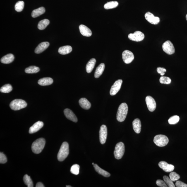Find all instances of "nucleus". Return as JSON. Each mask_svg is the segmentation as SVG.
<instances>
[{"instance_id":"nucleus-1","label":"nucleus","mask_w":187,"mask_h":187,"mask_svg":"<svg viewBox=\"0 0 187 187\" xmlns=\"http://www.w3.org/2000/svg\"><path fill=\"white\" fill-rule=\"evenodd\" d=\"M128 106L126 103H122L118 108L116 119L120 122H122L126 119L128 112Z\"/></svg>"},{"instance_id":"nucleus-2","label":"nucleus","mask_w":187,"mask_h":187,"mask_svg":"<svg viewBox=\"0 0 187 187\" xmlns=\"http://www.w3.org/2000/svg\"><path fill=\"white\" fill-rule=\"evenodd\" d=\"M45 140L43 138L37 139L33 143L32 145V152L35 154H39L42 152L45 146Z\"/></svg>"},{"instance_id":"nucleus-3","label":"nucleus","mask_w":187,"mask_h":187,"mask_svg":"<svg viewBox=\"0 0 187 187\" xmlns=\"http://www.w3.org/2000/svg\"><path fill=\"white\" fill-rule=\"evenodd\" d=\"M69 154V144L66 142H63L58 152L57 158L60 162H62L66 158Z\"/></svg>"},{"instance_id":"nucleus-4","label":"nucleus","mask_w":187,"mask_h":187,"mask_svg":"<svg viewBox=\"0 0 187 187\" xmlns=\"http://www.w3.org/2000/svg\"><path fill=\"white\" fill-rule=\"evenodd\" d=\"M10 107L14 111L19 110L27 107V104L25 101L21 99H15L11 103Z\"/></svg>"},{"instance_id":"nucleus-5","label":"nucleus","mask_w":187,"mask_h":187,"mask_svg":"<svg viewBox=\"0 0 187 187\" xmlns=\"http://www.w3.org/2000/svg\"><path fill=\"white\" fill-rule=\"evenodd\" d=\"M154 142L158 146L163 147L167 145L169 139L166 135H156L154 137Z\"/></svg>"},{"instance_id":"nucleus-6","label":"nucleus","mask_w":187,"mask_h":187,"mask_svg":"<svg viewBox=\"0 0 187 187\" xmlns=\"http://www.w3.org/2000/svg\"><path fill=\"white\" fill-rule=\"evenodd\" d=\"M125 152V146L122 142H120L116 144L114 151L115 157L116 159H121L124 155Z\"/></svg>"},{"instance_id":"nucleus-7","label":"nucleus","mask_w":187,"mask_h":187,"mask_svg":"<svg viewBox=\"0 0 187 187\" xmlns=\"http://www.w3.org/2000/svg\"><path fill=\"white\" fill-rule=\"evenodd\" d=\"M163 50L166 54L171 55L175 53V48L170 41L168 40L165 42L162 45Z\"/></svg>"},{"instance_id":"nucleus-8","label":"nucleus","mask_w":187,"mask_h":187,"mask_svg":"<svg viewBox=\"0 0 187 187\" xmlns=\"http://www.w3.org/2000/svg\"><path fill=\"white\" fill-rule=\"evenodd\" d=\"M128 38L130 40L135 42H140L145 38V35L143 33L140 31H137L133 33L129 34Z\"/></svg>"},{"instance_id":"nucleus-9","label":"nucleus","mask_w":187,"mask_h":187,"mask_svg":"<svg viewBox=\"0 0 187 187\" xmlns=\"http://www.w3.org/2000/svg\"><path fill=\"white\" fill-rule=\"evenodd\" d=\"M122 56L123 61L126 64H129L131 63L134 59V56L133 53L128 50L123 51Z\"/></svg>"},{"instance_id":"nucleus-10","label":"nucleus","mask_w":187,"mask_h":187,"mask_svg":"<svg viewBox=\"0 0 187 187\" xmlns=\"http://www.w3.org/2000/svg\"><path fill=\"white\" fill-rule=\"evenodd\" d=\"M99 133L101 143L104 144L106 142L107 135V128L105 125H103L101 126Z\"/></svg>"},{"instance_id":"nucleus-11","label":"nucleus","mask_w":187,"mask_h":187,"mask_svg":"<svg viewBox=\"0 0 187 187\" xmlns=\"http://www.w3.org/2000/svg\"><path fill=\"white\" fill-rule=\"evenodd\" d=\"M146 102L149 110L151 112L155 110L156 107V103L155 99L150 96L146 98Z\"/></svg>"},{"instance_id":"nucleus-12","label":"nucleus","mask_w":187,"mask_h":187,"mask_svg":"<svg viewBox=\"0 0 187 187\" xmlns=\"http://www.w3.org/2000/svg\"><path fill=\"white\" fill-rule=\"evenodd\" d=\"M122 82V80H119L115 82L114 84L112 86L110 90V94L111 95H116L118 93L121 89Z\"/></svg>"},{"instance_id":"nucleus-13","label":"nucleus","mask_w":187,"mask_h":187,"mask_svg":"<svg viewBox=\"0 0 187 187\" xmlns=\"http://www.w3.org/2000/svg\"><path fill=\"white\" fill-rule=\"evenodd\" d=\"M145 18L149 23L152 24H157L160 22V18L159 17H156L150 12H148L145 14Z\"/></svg>"},{"instance_id":"nucleus-14","label":"nucleus","mask_w":187,"mask_h":187,"mask_svg":"<svg viewBox=\"0 0 187 187\" xmlns=\"http://www.w3.org/2000/svg\"><path fill=\"white\" fill-rule=\"evenodd\" d=\"M158 165L161 169L166 172H170L174 171V166L169 164L164 161H161L159 163Z\"/></svg>"},{"instance_id":"nucleus-15","label":"nucleus","mask_w":187,"mask_h":187,"mask_svg":"<svg viewBox=\"0 0 187 187\" xmlns=\"http://www.w3.org/2000/svg\"><path fill=\"white\" fill-rule=\"evenodd\" d=\"M64 114L67 119L75 122H77L78 121V118L76 115L69 109H65L64 111Z\"/></svg>"},{"instance_id":"nucleus-16","label":"nucleus","mask_w":187,"mask_h":187,"mask_svg":"<svg viewBox=\"0 0 187 187\" xmlns=\"http://www.w3.org/2000/svg\"><path fill=\"white\" fill-rule=\"evenodd\" d=\"M44 126L42 122L39 121L34 123L29 129V133L30 134L35 133L40 130Z\"/></svg>"},{"instance_id":"nucleus-17","label":"nucleus","mask_w":187,"mask_h":187,"mask_svg":"<svg viewBox=\"0 0 187 187\" xmlns=\"http://www.w3.org/2000/svg\"><path fill=\"white\" fill-rule=\"evenodd\" d=\"M80 33L84 36L90 37L92 35V31L85 25H80L79 27Z\"/></svg>"},{"instance_id":"nucleus-18","label":"nucleus","mask_w":187,"mask_h":187,"mask_svg":"<svg viewBox=\"0 0 187 187\" xmlns=\"http://www.w3.org/2000/svg\"><path fill=\"white\" fill-rule=\"evenodd\" d=\"M50 44L47 42L41 43L36 48L35 52L37 54H39L45 50L49 47Z\"/></svg>"},{"instance_id":"nucleus-19","label":"nucleus","mask_w":187,"mask_h":187,"mask_svg":"<svg viewBox=\"0 0 187 187\" xmlns=\"http://www.w3.org/2000/svg\"><path fill=\"white\" fill-rule=\"evenodd\" d=\"M79 103L80 106L84 109H89L91 106L90 102L85 98L80 99Z\"/></svg>"},{"instance_id":"nucleus-20","label":"nucleus","mask_w":187,"mask_h":187,"mask_svg":"<svg viewBox=\"0 0 187 187\" xmlns=\"http://www.w3.org/2000/svg\"><path fill=\"white\" fill-rule=\"evenodd\" d=\"M14 56L13 54H8L1 58V61L4 64H9L14 61Z\"/></svg>"},{"instance_id":"nucleus-21","label":"nucleus","mask_w":187,"mask_h":187,"mask_svg":"<svg viewBox=\"0 0 187 187\" xmlns=\"http://www.w3.org/2000/svg\"><path fill=\"white\" fill-rule=\"evenodd\" d=\"M133 128L135 133H139L141 131V124L139 119H135L133 122Z\"/></svg>"},{"instance_id":"nucleus-22","label":"nucleus","mask_w":187,"mask_h":187,"mask_svg":"<svg viewBox=\"0 0 187 187\" xmlns=\"http://www.w3.org/2000/svg\"><path fill=\"white\" fill-rule=\"evenodd\" d=\"M53 83V80L50 78H44L39 80L38 82L39 85L42 86L50 85Z\"/></svg>"},{"instance_id":"nucleus-23","label":"nucleus","mask_w":187,"mask_h":187,"mask_svg":"<svg viewBox=\"0 0 187 187\" xmlns=\"http://www.w3.org/2000/svg\"><path fill=\"white\" fill-rule=\"evenodd\" d=\"M45 12V8L43 7H42L39 8L37 9L34 10L32 13V16L33 18H37V17L43 14Z\"/></svg>"},{"instance_id":"nucleus-24","label":"nucleus","mask_w":187,"mask_h":187,"mask_svg":"<svg viewBox=\"0 0 187 187\" xmlns=\"http://www.w3.org/2000/svg\"><path fill=\"white\" fill-rule=\"evenodd\" d=\"M105 67V65L103 63H101L97 67L96 69L95 74H94V76L95 78H99L102 74L103 72L104 71Z\"/></svg>"},{"instance_id":"nucleus-25","label":"nucleus","mask_w":187,"mask_h":187,"mask_svg":"<svg viewBox=\"0 0 187 187\" xmlns=\"http://www.w3.org/2000/svg\"><path fill=\"white\" fill-rule=\"evenodd\" d=\"M96 60L95 58H92L88 62L86 65V70L87 73H91L93 70L96 63Z\"/></svg>"},{"instance_id":"nucleus-26","label":"nucleus","mask_w":187,"mask_h":187,"mask_svg":"<svg viewBox=\"0 0 187 187\" xmlns=\"http://www.w3.org/2000/svg\"><path fill=\"white\" fill-rule=\"evenodd\" d=\"M72 51V48L69 46H63L60 47L58 50V52L60 54L65 55L69 54Z\"/></svg>"},{"instance_id":"nucleus-27","label":"nucleus","mask_w":187,"mask_h":187,"mask_svg":"<svg viewBox=\"0 0 187 187\" xmlns=\"http://www.w3.org/2000/svg\"><path fill=\"white\" fill-rule=\"evenodd\" d=\"M94 167L95 171L99 174L102 175V176L106 177H109L111 176V174L105 171L104 170L101 169L97 164H94Z\"/></svg>"},{"instance_id":"nucleus-28","label":"nucleus","mask_w":187,"mask_h":187,"mask_svg":"<svg viewBox=\"0 0 187 187\" xmlns=\"http://www.w3.org/2000/svg\"><path fill=\"white\" fill-rule=\"evenodd\" d=\"M50 21L48 19H44L41 20L38 25V28L40 30H44L49 25Z\"/></svg>"},{"instance_id":"nucleus-29","label":"nucleus","mask_w":187,"mask_h":187,"mask_svg":"<svg viewBox=\"0 0 187 187\" xmlns=\"http://www.w3.org/2000/svg\"><path fill=\"white\" fill-rule=\"evenodd\" d=\"M119 3L117 1H111L105 4L104 8L106 10L113 9L115 8L118 6Z\"/></svg>"},{"instance_id":"nucleus-30","label":"nucleus","mask_w":187,"mask_h":187,"mask_svg":"<svg viewBox=\"0 0 187 187\" xmlns=\"http://www.w3.org/2000/svg\"><path fill=\"white\" fill-rule=\"evenodd\" d=\"M40 68L35 66H31L25 69V71L27 73H38L40 71Z\"/></svg>"},{"instance_id":"nucleus-31","label":"nucleus","mask_w":187,"mask_h":187,"mask_svg":"<svg viewBox=\"0 0 187 187\" xmlns=\"http://www.w3.org/2000/svg\"><path fill=\"white\" fill-rule=\"evenodd\" d=\"M13 90V87L10 84H7L1 87L0 91L3 93H8L11 92Z\"/></svg>"},{"instance_id":"nucleus-32","label":"nucleus","mask_w":187,"mask_h":187,"mask_svg":"<svg viewBox=\"0 0 187 187\" xmlns=\"http://www.w3.org/2000/svg\"><path fill=\"white\" fill-rule=\"evenodd\" d=\"M23 181L28 187H33V184L30 177L26 174L23 177Z\"/></svg>"},{"instance_id":"nucleus-33","label":"nucleus","mask_w":187,"mask_h":187,"mask_svg":"<svg viewBox=\"0 0 187 187\" xmlns=\"http://www.w3.org/2000/svg\"><path fill=\"white\" fill-rule=\"evenodd\" d=\"M24 6V3L23 1H18L15 5V10L17 12H20L23 11Z\"/></svg>"},{"instance_id":"nucleus-34","label":"nucleus","mask_w":187,"mask_h":187,"mask_svg":"<svg viewBox=\"0 0 187 187\" xmlns=\"http://www.w3.org/2000/svg\"><path fill=\"white\" fill-rule=\"evenodd\" d=\"M80 166L78 164L73 165L70 169V172L75 175H78L80 173Z\"/></svg>"},{"instance_id":"nucleus-35","label":"nucleus","mask_w":187,"mask_h":187,"mask_svg":"<svg viewBox=\"0 0 187 187\" xmlns=\"http://www.w3.org/2000/svg\"><path fill=\"white\" fill-rule=\"evenodd\" d=\"M180 117L177 116H171L168 120L170 124H175L178 123L180 120Z\"/></svg>"},{"instance_id":"nucleus-36","label":"nucleus","mask_w":187,"mask_h":187,"mask_svg":"<svg viewBox=\"0 0 187 187\" xmlns=\"http://www.w3.org/2000/svg\"><path fill=\"white\" fill-rule=\"evenodd\" d=\"M163 179L165 182L167 184L168 186L169 187H175V185L173 182V181L171 179V178L167 176H164L163 177Z\"/></svg>"},{"instance_id":"nucleus-37","label":"nucleus","mask_w":187,"mask_h":187,"mask_svg":"<svg viewBox=\"0 0 187 187\" xmlns=\"http://www.w3.org/2000/svg\"><path fill=\"white\" fill-rule=\"evenodd\" d=\"M169 178L173 182L177 181L180 178V176L175 172H171L169 175Z\"/></svg>"},{"instance_id":"nucleus-38","label":"nucleus","mask_w":187,"mask_h":187,"mask_svg":"<svg viewBox=\"0 0 187 187\" xmlns=\"http://www.w3.org/2000/svg\"><path fill=\"white\" fill-rule=\"evenodd\" d=\"M159 81L161 84H169L171 83V80L169 77L162 76L160 77Z\"/></svg>"},{"instance_id":"nucleus-39","label":"nucleus","mask_w":187,"mask_h":187,"mask_svg":"<svg viewBox=\"0 0 187 187\" xmlns=\"http://www.w3.org/2000/svg\"><path fill=\"white\" fill-rule=\"evenodd\" d=\"M7 162V158L3 152L0 153V163L1 164H5Z\"/></svg>"},{"instance_id":"nucleus-40","label":"nucleus","mask_w":187,"mask_h":187,"mask_svg":"<svg viewBox=\"0 0 187 187\" xmlns=\"http://www.w3.org/2000/svg\"><path fill=\"white\" fill-rule=\"evenodd\" d=\"M156 184L158 186L161 187H168L167 184H166L165 182L163 180H158L156 182Z\"/></svg>"},{"instance_id":"nucleus-41","label":"nucleus","mask_w":187,"mask_h":187,"mask_svg":"<svg viewBox=\"0 0 187 187\" xmlns=\"http://www.w3.org/2000/svg\"><path fill=\"white\" fill-rule=\"evenodd\" d=\"M166 71V70L164 68L159 67L157 68V71L158 73L160 74L161 76H164Z\"/></svg>"},{"instance_id":"nucleus-42","label":"nucleus","mask_w":187,"mask_h":187,"mask_svg":"<svg viewBox=\"0 0 187 187\" xmlns=\"http://www.w3.org/2000/svg\"><path fill=\"white\" fill-rule=\"evenodd\" d=\"M175 185L177 187H187V184L181 181H177Z\"/></svg>"},{"instance_id":"nucleus-43","label":"nucleus","mask_w":187,"mask_h":187,"mask_svg":"<svg viewBox=\"0 0 187 187\" xmlns=\"http://www.w3.org/2000/svg\"><path fill=\"white\" fill-rule=\"evenodd\" d=\"M36 187H44V185L42 183L38 182L36 185Z\"/></svg>"},{"instance_id":"nucleus-44","label":"nucleus","mask_w":187,"mask_h":187,"mask_svg":"<svg viewBox=\"0 0 187 187\" xmlns=\"http://www.w3.org/2000/svg\"><path fill=\"white\" fill-rule=\"evenodd\" d=\"M66 187H71V186H70V185H67L66 186Z\"/></svg>"},{"instance_id":"nucleus-45","label":"nucleus","mask_w":187,"mask_h":187,"mask_svg":"<svg viewBox=\"0 0 187 187\" xmlns=\"http://www.w3.org/2000/svg\"><path fill=\"white\" fill-rule=\"evenodd\" d=\"M186 20L187 21V14L186 15Z\"/></svg>"},{"instance_id":"nucleus-46","label":"nucleus","mask_w":187,"mask_h":187,"mask_svg":"<svg viewBox=\"0 0 187 187\" xmlns=\"http://www.w3.org/2000/svg\"><path fill=\"white\" fill-rule=\"evenodd\" d=\"M92 164L93 165H94V163H92Z\"/></svg>"}]
</instances>
